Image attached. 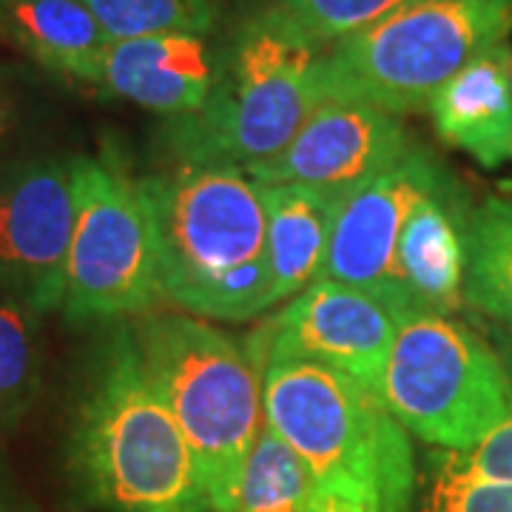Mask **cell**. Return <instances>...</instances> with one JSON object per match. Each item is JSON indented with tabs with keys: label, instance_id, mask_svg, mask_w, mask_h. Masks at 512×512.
Masks as SVG:
<instances>
[{
	"label": "cell",
	"instance_id": "6da1fadb",
	"mask_svg": "<svg viewBox=\"0 0 512 512\" xmlns=\"http://www.w3.org/2000/svg\"><path fill=\"white\" fill-rule=\"evenodd\" d=\"M165 299L183 313L245 322L274 305L262 185L222 163H177L137 180Z\"/></svg>",
	"mask_w": 512,
	"mask_h": 512
},
{
	"label": "cell",
	"instance_id": "7a4b0ae2",
	"mask_svg": "<svg viewBox=\"0 0 512 512\" xmlns=\"http://www.w3.org/2000/svg\"><path fill=\"white\" fill-rule=\"evenodd\" d=\"M69 464L83 498L103 510L214 512L134 330H114L94 356L74 413Z\"/></svg>",
	"mask_w": 512,
	"mask_h": 512
},
{
	"label": "cell",
	"instance_id": "3957f363",
	"mask_svg": "<svg viewBox=\"0 0 512 512\" xmlns=\"http://www.w3.org/2000/svg\"><path fill=\"white\" fill-rule=\"evenodd\" d=\"M265 424L308 467L316 487H350L402 512L416 484L410 439L382 396L336 367L276 356L256 365Z\"/></svg>",
	"mask_w": 512,
	"mask_h": 512
},
{
	"label": "cell",
	"instance_id": "277c9868",
	"mask_svg": "<svg viewBox=\"0 0 512 512\" xmlns=\"http://www.w3.org/2000/svg\"><path fill=\"white\" fill-rule=\"evenodd\" d=\"M134 336L183 430L211 510L234 512L245 461L265 427L262 382L248 350L191 313L146 316Z\"/></svg>",
	"mask_w": 512,
	"mask_h": 512
},
{
	"label": "cell",
	"instance_id": "5b68a950",
	"mask_svg": "<svg viewBox=\"0 0 512 512\" xmlns=\"http://www.w3.org/2000/svg\"><path fill=\"white\" fill-rule=\"evenodd\" d=\"M510 35L512 0H404L319 52V103L348 100L396 117L419 114L444 83Z\"/></svg>",
	"mask_w": 512,
	"mask_h": 512
},
{
	"label": "cell",
	"instance_id": "8992f818",
	"mask_svg": "<svg viewBox=\"0 0 512 512\" xmlns=\"http://www.w3.org/2000/svg\"><path fill=\"white\" fill-rule=\"evenodd\" d=\"M319 52L282 32L265 15L234 37L208 103L191 117L168 120V143L180 163L237 168L274 160L319 106Z\"/></svg>",
	"mask_w": 512,
	"mask_h": 512
},
{
	"label": "cell",
	"instance_id": "52a82bcc",
	"mask_svg": "<svg viewBox=\"0 0 512 512\" xmlns=\"http://www.w3.org/2000/svg\"><path fill=\"white\" fill-rule=\"evenodd\" d=\"M379 396L407 436L450 453L478 447L512 410L504 356L467 322L441 313L399 322Z\"/></svg>",
	"mask_w": 512,
	"mask_h": 512
},
{
	"label": "cell",
	"instance_id": "ba28073f",
	"mask_svg": "<svg viewBox=\"0 0 512 512\" xmlns=\"http://www.w3.org/2000/svg\"><path fill=\"white\" fill-rule=\"evenodd\" d=\"M72 171L74 231L60 313L69 322L146 313L163 291L137 180L86 154L72 157Z\"/></svg>",
	"mask_w": 512,
	"mask_h": 512
},
{
	"label": "cell",
	"instance_id": "9c48e42d",
	"mask_svg": "<svg viewBox=\"0 0 512 512\" xmlns=\"http://www.w3.org/2000/svg\"><path fill=\"white\" fill-rule=\"evenodd\" d=\"M404 313L382 293L316 279L268 316L248 339V356H288L336 367L370 390H382L384 365Z\"/></svg>",
	"mask_w": 512,
	"mask_h": 512
},
{
	"label": "cell",
	"instance_id": "30bf717a",
	"mask_svg": "<svg viewBox=\"0 0 512 512\" xmlns=\"http://www.w3.org/2000/svg\"><path fill=\"white\" fill-rule=\"evenodd\" d=\"M72 231V157L0 160V288L60 311Z\"/></svg>",
	"mask_w": 512,
	"mask_h": 512
},
{
	"label": "cell",
	"instance_id": "8fae6325",
	"mask_svg": "<svg viewBox=\"0 0 512 512\" xmlns=\"http://www.w3.org/2000/svg\"><path fill=\"white\" fill-rule=\"evenodd\" d=\"M413 146L402 117L348 100H322L288 146L248 168L256 183H296L348 200Z\"/></svg>",
	"mask_w": 512,
	"mask_h": 512
},
{
	"label": "cell",
	"instance_id": "7c38bea8",
	"mask_svg": "<svg viewBox=\"0 0 512 512\" xmlns=\"http://www.w3.org/2000/svg\"><path fill=\"white\" fill-rule=\"evenodd\" d=\"M444 171L447 168L433 157V151L413 140L396 163L339 202L319 279L345 282L390 299L393 259L404 222L416 200Z\"/></svg>",
	"mask_w": 512,
	"mask_h": 512
},
{
	"label": "cell",
	"instance_id": "4fadbf2b",
	"mask_svg": "<svg viewBox=\"0 0 512 512\" xmlns=\"http://www.w3.org/2000/svg\"><path fill=\"white\" fill-rule=\"evenodd\" d=\"M470 208L447 171L416 200L399 237L390 279V299L404 316H456L464 308Z\"/></svg>",
	"mask_w": 512,
	"mask_h": 512
},
{
	"label": "cell",
	"instance_id": "5bb4252c",
	"mask_svg": "<svg viewBox=\"0 0 512 512\" xmlns=\"http://www.w3.org/2000/svg\"><path fill=\"white\" fill-rule=\"evenodd\" d=\"M220 57L205 35H148L111 40L100 89L168 120L191 117L208 103Z\"/></svg>",
	"mask_w": 512,
	"mask_h": 512
},
{
	"label": "cell",
	"instance_id": "9a60e30c",
	"mask_svg": "<svg viewBox=\"0 0 512 512\" xmlns=\"http://www.w3.org/2000/svg\"><path fill=\"white\" fill-rule=\"evenodd\" d=\"M436 134L484 168L512 163L510 49L495 46L430 100Z\"/></svg>",
	"mask_w": 512,
	"mask_h": 512
},
{
	"label": "cell",
	"instance_id": "2e32d148",
	"mask_svg": "<svg viewBox=\"0 0 512 512\" xmlns=\"http://www.w3.org/2000/svg\"><path fill=\"white\" fill-rule=\"evenodd\" d=\"M0 37L40 69L89 86L111 46L86 0H0Z\"/></svg>",
	"mask_w": 512,
	"mask_h": 512
},
{
	"label": "cell",
	"instance_id": "e0dca14e",
	"mask_svg": "<svg viewBox=\"0 0 512 512\" xmlns=\"http://www.w3.org/2000/svg\"><path fill=\"white\" fill-rule=\"evenodd\" d=\"M262 197L276 305L282 299H293L319 279L339 205L328 194L296 183L262 185Z\"/></svg>",
	"mask_w": 512,
	"mask_h": 512
},
{
	"label": "cell",
	"instance_id": "ac0fdd59",
	"mask_svg": "<svg viewBox=\"0 0 512 512\" xmlns=\"http://www.w3.org/2000/svg\"><path fill=\"white\" fill-rule=\"evenodd\" d=\"M467 305L512 333V177L470 208Z\"/></svg>",
	"mask_w": 512,
	"mask_h": 512
},
{
	"label": "cell",
	"instance_id": "d6986e66",
	"mask_svg": "<svg viewBox=\"0 0 512 512\" xmlns=\"http://www.w3.org/2000/svg\"><path fill=\"white\" fill-rule=\"evenodd\" d=\"M43 313L0 288V427L18 424L43 382Z\"/></svg>",
	"mask_w": 512,
	"mask_h": 512
},
{
	"label": "cell",
	"instance_id": "ffe728a7",
	"mask_svg": "<svg viewBox=\"0 0 512 512\" xmlns=\"http://www.w3.org/2000/svg\"><path fill=\"white\" fill-rule=\"evenodd\" d=\"M313 490L308 467L265 424L239 478L234 512H308Z\"/></svg>",
	"mask_w": 512,
	"mask_h": 512
},
{
	"label": "cell",
	"instance_id": "44dd1931",
	"mask_svg": "<svg viewBox=\"0 0 512 512\" xmlns=\"http://www.w3.org/2000/svg\"><path fill=\"white\" fill-rule=\"evenodd\" d=\"M402 512H512V481L473 476L447 450H433L416 467Z\"/></svg>",
	"mask_w": 512,
	"mask_h": 512
},
{
	"label": "cell",
	"instance_id": "7402d4cb",
	"mask_svg": "<svg viewBox=\"0 0 512 512\" xmlns=\"http://www.w3.org/2000/svg\"><path fill=\"white\" fill-rule=\"evenodd\" d=\"M109 40L148 35H211L217 0H86Z\"/></svg>",
	"mask_w": 512,
	"mask_h": 512
},
{
	"label": "cell",
	"instance_id": "603a6c76",
	"mask_svg": "<svg viewBox=\"0 0 512 512\" xmlns=\"http://www.w3.org/2000/svg\"><path fill=\"white\" fill-rule=\"evenodd\" d=\"M399 3L404 0H274L262 15L316 52H325L384 18Z\"/></svg>",
	"mask_w": 512,
	"mask_h": 512
},
{
	"label": "cell",
	"instance_id": "cb8c5ba5",
	"mask_svg": "<svg viewBox=\"0 0 512 512\" xmlns=\"http://www.w3.org/2000/svg\"><path fill=\"white\" fill-rule=\"evenodd\" d=\"M504 362H507L512 382V356H504ZM450 456L456 458L458 467H464L473 476L493 478V481H512V410L510 416L501 421L478 447L467 450V453H450Z\"/></svg>",
	"mask_w": 512,
	"mask_h": 512
},
{
	"label": "cell",
	"instance_id": "d4e9b609",
	"mask_svg": "<svg viewBox=\"0 0 512 512\" xmlns=\"http://www.w3.org/2000/svg\"><path fill=\"white\" fill-rule=\"evenodd\" d=\"M308 512H382L376 498L350 487H316Z\"/></svg>",
	"mask_w": 512,
	"mask_h": 512
},
{
	"label": "cell",
	"instance_id": "484cf974",
	"mask_svg": "<svg viewBox=\"0 0 512 512\" xmlns=\"http://www.w3.org/2000/svg\"><path fill=\"white\" fill-rule=\"evenodd\" d=\"M23 120V103L15 80L0 69V151L9 146Z\"/></svg>",
	"mask_w": 512,
	"mask_h": 512
},
{
	"label": "cell",
	"instance_id": "4316f807",
	"mask_svg": "<svg viewBox=\"0 0 512 512\" xmlns=\"http://www.w3.org/2000/svg\"><path fill=\"white\" fill-rule=\"evenodd\" d=\"M0 512H35L29 501L15 490V484L0 470Z\"/></svg>",
	"mask_w": 512,
	"mask_h": 512
},
{
	"label": "cell",
	"instance_id": "83f0119b",
	"mask_svg": "<svg viewBox=\"0 0 512 512\" xmlns=\"http://www.w3.org/2000/svg\"><path fill=\"white\" fill-rule=\"evenodd\" d=\"M510 92H512V52H510Z\"/></svg>",
	"mask_w": 512,
	"mask_h": 512
}]
</instances>
